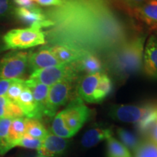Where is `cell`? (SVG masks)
I'll return each instance as SVG.
<instances>
[{
	"instance_id": "cell-36",
	"label": "cell",
	"mask_w": 157,
	"mask_h": 157,
	"mask_svg": "<svg viewBox=\"0 0 157 157\" xmlns=\"http://www.w3.org/2000/svg\"><path fill=\"white\" fill-rule=\"evenodd\" d=\"M13 2L19 7H31L34 5L33 0H13Z\"/></svg>"
},
{
	"instance_id": "cell-35",
	"label": "cell",
	"mask_w": 157,
	"mask_h": 157,
	"mask_svg": "<svg viewBox=\"0 0 157 157\" xmlns=\"http://www.w3.org/2000/svg\"><path fill=\"white\" fill-rule=\"evenodd\" d=\"M15 79H0V96H5L7 94L10 86Z\"/></svg>"
},
{
	"instance_id": "cell-25",
	"label": "cell",
	"mask_w": 157,
	"mask_h": 157,
	"mask_svg": "<svg viewBox=\"0 0 157 157\" xmlns=\"http://www.w3.org/2000/svg\"><path fill=\"white\" fill-rule=\"evenodd\" d=\"M107 154L108 157H131L128 149L112 136L107 139Z\"/></svg>"
},
{
	"instance_id": "cell-11",
	"label": "cell",
	"mask_w": 157,
	"mask_h": 157,
	"mask_svg": "<svg viewBox=\"0 0 157 157\" xmlns=\"http://www.w3.org/2000/svg\"><path fill=\"white\" fill-rule=\"evenodd\" d=\"M68 145V140L48 132L46 137L42 140V145L38 150V154L48 157L58 156L63 154Z\"/></svg>"
},
{
	"instance_id": "cell-32",
	"label": "cell",
	"mask_w": 157,
	"mask_h": 157,
	"mask_svg": "<svg viewBox=\"0 0 157 157\" xmlns=\"http://www.w3.org/2000/svg\"><path fill=\"white\" fill-rule=\"evenodd\" d=\"M147 1L148 0H122L124 2L123 5H124V8L128 11L131 15L134 10L146 3Z\"/></svg>"
},
{
	"instance_id": "cell-30",
	"label": "cell",
	"mask_w": 157,
	"mask_h": 157,
	"mask_svg": "<svg viewBox=\"0 0 157 157\" xmlns=\"http://www.w3.org/2000/svg\"><path fill=\"white\" fill-rule=\"evenodd\" d=\"M13 119L2 118L0 119V154H2L4 148L7 144L9 129Z\"/></svg>"
},
{
	"instance_id": "cell-34",
	"label": "cell",
	"mask_w": 157,
	"mask_h": 157,
	"mask_svg": "<svg viewBox=\"0 0 157 157\" xmlns=\"http://www.w3.org/2000/svg\"><path fill=\"white\" fill-rule=\"evenodd\" d=\"M149 139L157 143V103L156 105V111H155V119L148 133Z\"/></svg>"
},
{
	"instance_id": "cell-14",
	"label": "cell",
	"mask_w": 157,
	"mask_h": 157,
	"mask_svg": "<svg viewBox=\"0 0 157 157\" xmlns=\"http://www.w3.org/2000/svg\"><path fill=\"white\" fill-rule=\"evenodd\" d=\"M132 15L146 24L151 30L157 31V0H148L134 10Z\"/></svg>"
},
{
	"instance_id": "cell-7",
	"label": "cell",
	"mask_w": 157,
	"mask_h": 157,
	"mask_svg": "<svg viewBox=\"0 0 157 157\" xmlns=\"http://www.w3.org/2000/svg\"><path fill=\"white\" fill-rule=\"evenodd\" d=\"M66 126L74 135L82 128L90 117V110L78 96L69 102L63 110Z\"/></svg>"
},
{
	"instance_id": "cell-21",
	"label": "cell",
	"mask_w": 157,
	"mask_h": 157,
	"mask_svg": "<svg viewBox=\"0 0 157 157\" xmlns=\"http://www.w3.org/2000/svg\"><path fill=\"white\" fill-rule=\"evenodd\" d=\"M24 115L17 103L11 101L6 96H0V119H15Z\"/></svg>"
},
{
	"instance_id": "cell-18",
	"label": "cell",
	"mask_w": 157,
	"mask_h": 157,
	"mask_svg": "<svg viewBox=\"0 0 157 157\" xmlns=\"http://www.w3.org/2000/svg\"><path fill=\"white\" fill-rule=\"evenodd\" d=\"M112 136V131L110 128L103 126H95L88 129L82 138V146L90 148L103 140H107Z\"/></svg>"
},
{
	"instance_id": "cell-26",
	"label": "cell",
	"mask_w": 157,
	"mask_h": 157,
	"mask_svg": "<svg viewBox=\"0 0 157 157\" xmlns=\"http://www.w3.org/2000/svg\"><path fill=\"white\" fill-rule=\"evenodd\" d=\"M134 152L135 157H157V143L148 138L140 142Z\"/></svg>"
},
{
	"instance_id": "cell-13",
	"label": "cell",
	"mask_w": 157,
	"mask_h": 157,
	"mask_svg": "<svg viewBox=\"0 0 157 157\" xmlns=\"http://www.w3.org/2000/svg\"><path fill=\"white\" fill-rule=\"evenodd\" d=\"M102 73L103 72L85 74L78 78L76 90L78 96L82 101L87 103H94V95Z\"/></svg>"
},
{
	"instance_id": "cell-23",
	"label": "cell",
	"mask_w": 157,
	"mask_h": 157,
	"mask_svg": "<svg viewBox=\"0 0 157 157\" xmlns=\"http://www.w3.org/2000/svg\"><path fill=\"white\" fill-rule=\"evenodd\" d=\"M48 133V131L39 119L25 118V134L42 140Z\"/></svg>"
},
{
	"instance_id": "cell-20",
	"label": "cell",
	"mask_w": 157,
	"mask_h": 157,
	"mask_svg": "<svg viewBox=\"0 0 157 157\" xmlns=\"http://www.w3.org/2000/svg\"><path fill=\"white\" fill-rule=\"evenodd\" d=\"M25 134V118L18 117L13 119L9 129L7 144L2 154H5L11 149L13 143L21 139Z\"/></svg>"
},
{
	"instance_id": "cell-27",
	"label": "cell",
	"mask_w": 157,
	"mask_h": 157,
	"mask_svg": "<svg viewBox=\"0 0 157 157\" xmlns=\"http://www.w3.org/2000/svg\"><path fill=\"white\" fill-rule=\"evenodd\" d=\"M117 134L119 137L121 143L128 150L135 151V149L140 144V141L135 135L129 132L127 129L123 128L117 129Z\"/></svg>"
},
{
	"instance_id": "cell-16",
	"label": "cell",
	"mask_w": 157,
	"mask_h": 157,
	"mask_svg": "<svg viewBox=\"0 0 157 157\" xmlns=\"http://www.w3.org/2000/svg\"><path fill=\"white\" fill-rule=\"evenodd\" d=\"M16 103L21 109L23 115L26 118L36 119H40L42 118V116L40 114L37 109L32 93L26 85L23 90Z\"/></svg>"
},
{
	"instance_id": "cell-38",
	"label": "cell",
	"mask_w": 157,
	"mask_h": 157,
	"mask_svg": "<svg viewBox=\"0 0 157 157\" xmlns=\"http://www.w3.org/2000/svg\"><path fill=\"white\" fill-rule=\"evenodd\" d=\"M35 157H48V156H44V155L37 154V155L36 156H35Z\"/></svg>"
},
{
	"instance_id": "cell-5",
	"label": "cell",
	"mask_w": 157,
	"mask_h": 157,
	"mask_svg": "<svg viewBox=\"0 0 157 157\" xmlns=\"http://www.w3.org/2000/svg\"><path fill=\"white\" fill-rule=\"evenodd\" d=\"M81 76L74 63H71L35 71L29 78L51 87L63 80L78 79Z\"/></svg>"
},
{
	"instance_id": "cell-17",
	"label": "cell",
	"mask_w": 157,
	"mask_h": 157,
	"mask_svg": "<svg viewBox=\"0 0 157 157\" xmlns=\"http://www.w3.org/2000/svg\"><path fill=\"white\" fill-rule=\"evenodd\" d=\"M25 84L31 90L35 103L36 104L37 109L40 114L43 117L44 116V110L46 107L47 101H48L50 87L39 82H35L30 78H29L28 80H25Z\"/></svg>"
},
{
	"instance_id": "cell-6",
	"label": "cell",
	"mask_w": 157,
	"mask_h": 157,
	"mask_svg": "<svg viewBox=\"0 0 157 157\" xmlns=\"http://www.w3.org/2000/svg\"><path fill=\"white\" fill-rule=\"evenodd\" d=\"M29 53L26 52H10L0 61V79L21 78L29 66Z\"/></svg>"
},
{
	"instance_id": "cell-4",
	"label": "cell",
	"mask_w": 157,
	"mask_h": 157,
	"mask_svg": "<svg viewBox=\"0 0 157 157\" xmlns=\"http://www.w3.org/2000/svg\"><path fill=\"white\" fill-rule=\"evenodd\" d=\"M78 78L63 80L50 87L44 116L54 117L59 108L78 96L76 86Z\"/></svg>"
},
{
	"instance_id": "cell-19",
	"label": "cell",
	"mask_w": 157,
	"mask_h": 157,
	"mask_svg": "<svg viewBox=\"0 0 157 157\" xmlns=\"http://www.w3.org/2000/svg\"><path fill=\"white\" fill-rule=\"evenodd\" d=\"M48 47L55 57L62 64L71 63L76 61L81 58L84 52V51L76 50L66 45L56 44Z\"/></svg>"
},
{
	"instance_id": "cell-29",
	"label": "cell",
	"mask_w": 157,
	"mask_h": 157,
	"mask_svg": "<svg viewBox=\"0 0 157 157\" xmlns=\"http://www.w3.org/2000/svg\"><path fill=\"white\" fill-rule=\"evenodd\" d=\"M41 145H42V140L25 134L21 139L12 145L11 149L15 147H22L29 149H36L38 151L41 147Z\"/></svg>"
},
{
	"instance_id": "cell-22",
	"label": "cell",
	"mask_w": 157,
	"mask_h": 157,
	"mask_svg": "<svg viewBox=\"0 0 157 157\" xmlns=\"http://www.w3.org/2000/svg\"><path fill=\"white\" fill-rule=\"evenodd\" d=\"M112 80L106 73L103 72L94 95V103H100L103 101L112 92Z\"/></svg>"
},
{
	"instance_id": "cell-12",
	"label": "cell",
	"mask_w": 157,
	"mask_h": 157,
	"mask_svg": "<svg viewBox=\"0 0 157 157\" xmlns=\"http://www.w3.org/2000/svg\"><path fill=\"white\" fill-rule=\"evenodd\" d=\"M61 64L51 52L48 45H45L37 52L29 54V66L33 71Z\"/></svg>"
},
{
	"instance_id": "cell-3",
	"label": "cell",
	"mask_w": 157,
	"mask_h": 157,
	"mask_svg": "<svg viewBox=\"0 0 157 157\" xmlns=\"http://www.w3.org/2000/svg\"><path fill=\"white\" fill-rule=\"evenodd\" d=\"M5 50H23L46 43V35L36 27L12 29L3 36Z\"/></svg>"
},
{
	"instance_id": "cell-1",
	"label": "cell",
	"mask_w": 157,
	"mask_h": 157,
	"mask_svg": "<svg viewBox=\"0 0 157 157\" xmlns=\"http://www.w3.org/2000/svg\"><path fill=\"white\" fill-rule=\"evenodd\" d=\"M44 12L53 23L45 33L48 46L107 55L129 38V25L98 0H64Z\"/></svg>"
},
{
	"instance_id": "cell-37",
	"label": "cell",
	"mask_w": 157,
	"mask_h": 157,
	"mask_svg": "<svg viewBox=\"0 0 157 157\" xmlns=\"http://www.w3.org/2000/svg\"><path fill=\"white\" fill-rule=\"evenodd\" d=\"M4 50H5V44H4V42H3V37L2 38L1 35H0V52H2Z\"/></svg>"
},
{
	"instance_id": "cell-31",
	"label": "cell",
	"mask_w": 157,
	"mask_h": 157,
	"mask_svg": "<svg viewBox=\"0 0 157 157\" xmlns=\"http://www.w3.org/2000/svg\"><path fill=\"white\" fill-rule=\"evenodd\" d=\"M15 7L11 0H0V19L13 14Z\"/></svg>"
},
{
	"instance_id": "cell-10",
	"label": "cell",
	"mask_w": 157,
	"mask_h": 157,
	"mask_svg": "<svg viewBox=\"0 0 157 157\" xmlns=\"http://www.w3.org/2000/svg\"><path fill=\"white\" fill-rule=\"evenodd\" d=\"M143 68L149 78L157 79V31L151 34L144 48Z\"/></svg>"
},
{
	"instance_id": "cell-8",
	"label": "cell",
	"mask_w": 157,
	"mask_h": 157,
	"mask_svg": "<svg viewBox=\"0 0 157 157\" xmlns=\"http://www.w3.org/2000/svg\"><path fill=\"white\" fill-rule=\"evenodd\" d=\"M154 104L143 105H114L109 115L113 119L126 123H137L149 112Z\"/></svg>"
},
{
	"instance_id": "cell-24",
	"label": "cell",
	"mask_w": 157,
	"mask_h": 157,
	"mask_svg": "<svg viewBox=\"0 0 157 157\" xmlns=\"http://www.w3.org/2000/svg\"><path fill=\"white\" fill-rule=\"evenodd\" d=\"M52 132L57 136L67 139L74 136V134L66 126L63 111L56 113L52 123Z\"/></svg>"
},
{
	"instance_id": "cell-2",
	"label": "cell",
	"mask_w": 157,
	"mask_h": 157,
	"mask_svg": "<svg viewBox=\"0 0 157 157\" xmlns=\"http://www.w3.org/2000/svg\"><path fill=\"white\" fill-rule=\"evenodd\" d=\"M146 34L134 35L106 55L107 69L119 81H125L140 71Z\"/></svg>"
},
{
	"instance_id": "cell-9",
	"label": "cell",
	"mask_w": 157,
	"mask_h": 157,
	"mask_svg": "<svg viewBox=\"0 0 157 157\" xmlns=\"http://www.w3.org/2000/svg\"><path fill=\"white\" fill-rule=\"evenodd\" d=\"M13 14L19 21L30 25V27L42 29V28H50L53 25V23L48 18L44 10L36 5L31 7H15Z\"/></svg>"
},
{
	"instance_id": "cell-33",
	"label": "cell",
	"mask_w": 157,
	"mask_h": 157,
	"mask_svg": "<svg viewBox=\"0 0 157 157\" xmlns=\"http://www.w3.org/2000/svg\"><path fill=\"white\" fill-rule=\"evenodd\" d=\"M33 2L44 7H59L63 4L64 0H33Z\"/></svg>"
},
{
	"instance_id": "cell-15",
	"label": "cell",
	"mask_w": 157,
	"mask_h": 157,
	"mask_svg": "<svg viewBox=\"0 0 157 157\" xmlns=\"http://www.w3.org/2000/svg\"><path fill=\"white\" fill-rule=\"evenodd\" d=\"M78 73L92 74L98 72H104V64L101 58L95 54L84 52L78 60L74 62Z\"/></svg>"
},
{
	"instance_id": "cell-28",
	"label": "cell",
	"mask_w": 157,
	"mask_h": 157,
	"mask_svg": "<svg viewBox=\"0 0 157 157\" xmlns=\"http://www.w3.org/2000/svg\"><path fill=\"white\" fill-rule=\"evenodd\" d=\"M25 86V80L21 79V78H16L10 86L5 96L11 101L16 103L23 90L24 89Z\"/></svg>"
}]
</instances>
